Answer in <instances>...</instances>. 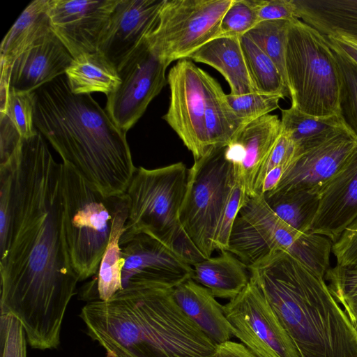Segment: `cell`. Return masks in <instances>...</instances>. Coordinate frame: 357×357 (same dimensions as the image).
I'll return each instance as SVG.
<instances>
[{
    "label": "cell",
    "instance_id": "d6986e66",
    "mask_svg": "<svg viewBox=\"0 0 357 357\" xmlns=\"http://www.w3.org/2000/svg\"><path fill=\"white\" fill-rule=\"evenodd\" d=\"M73 57L52 33L37 45L22 53L10 73V87L34 92L65 75Z\"/></svg>",
    "mask_w": 357,
    "mask_h": 357
},
{
    "label": "cell",
    "instance_id": "cb8c5ba5",
    "mask_svg": "<svg viewBox=\"0 0 357 357\" xmlns=\"http://www.w3.org/2000/svg\"><path fill=\"white\" fill-rule=\"evenodd\" d=\"M207 64L222 75L232 95L255 92L244 59L240 37H218L211 40L188 57Z\"/></svg>",
    "mask_w": 357,
    "mask_h": 357
},
{
    "label": "cell",
    "instance_id": "4fadbf2b",
    "mask_svg": "<svg viewBox=\"0 0 357 357\" xmlns=\"http://www.w3.org/2000/svg\"><path fill=\"white\" fill-rule=\"evenodd\" d=\"M187 59L178 60L167 75L170 101L162 119L178 135L195 160L209 149L206 127V75Z\"/></svg>",
    "mask_w": 357,
    "mask_h": 357
},
{
    "label": "cell",
    "instance_id": "8fae6325",
    "mask_svg": "<svg viewBox=\"0 0 357 357\" xmlns=\"http://www.w3.org/2000/svg\"><path fill=\"white\" fill-rule=\"evenodd\" d=\"M167 67L145 37L119 68L121 84L107 96L105 109L121 130L126 133L138 121L166 85Z\"/></svg>",
    "mask_w": 357,
    "mask_h": 357
},
{
    "label": "cell",
    "instance_id": "9c48e42d",
    "mask_svg": "<svg viewBox=\"0 0 357 357\" xmlns=\"http://www.w3.org/2000/svg\"><path fill=\"white\" fill-rule=\"evenodd\" d=\"M237 179L228 146L211 147L188 169L179 218L183 229L204 259L215 251L214 236Z\"/></svg>",
    "mask_w": 357,
    "mask_h": 357
},
{
    "label": "cell",
    "instance_id": "d4e9b609",
    "mask_svg": "<svg viewBox=\"0 0 357 357\" xmlns=\"http://www.w3.org/2000/svg\"><path fill=\"white\" fill-rule=\"evenodd\" d=\"M35 91L9 87L0 105V164L5 162L23 139L38 132L34 124Z\"/></svg>",
    "mask_w": 357,
    "mask_h": 357
},
{
    "label": "cell",
    "instance_id": "4316f807",
    "mask_svg": "<svg viewBox=\"0 0 357 357\" xmlns=\"http://www.w3.org/2000/svg\"><path fill=\"white\" fill-rule=\"evenodd\" d=\"M129 202L126 193L119 197L109 241L101 260L96 278L86 284L84 289L90 294L96 289L98 299L107 301L123 289L121 271L123 259L120 238L128 216Z\"/></svg>",
    "mask_w": 357,
    "mask_h": 357
},
{
    "label": "cell",
    "instance_id": "ac0fdd59",
    "mask_svg": "<svg viewBox=\"0 0 357 357\" xmlns=\"http://www.w3.org/2000/svg\"><path fill=\"white\" fill-rule=\"evenodd\" d=\"M356 217L357 149L319 193L309 232L327 237L334 243Z\"/></svg>",
    "mask_w": 357,
    "mask_h": 357
},
{
    "label": "cell",
    "instance_id": "74e56055",
    "mask_svg": "<svg viewBox=\"0 0 357 357\" xmlns=\"http://www.w3.org/2000/svg\"><path fill=\"white\" fill-rule=\"evenodd\" d=\"M257 23V16L250 0H233L221 20L216 38L241 37Z\"/></svg>",
    "mask_w": 357,
    "mask_h": 357
},
{
    "label": "cell",
    "instance_id": "836d02e7",
    "mask_svg": "<svg viewBox=\"0 0 357 357\" xmlns=\"http://www.w3.org/2000/svg\"><path fill=\"white\" fill-rule=\"evenodd\" d=\"M326 38L336 59L340 76L338 116L345 128L357 139V65Z\"/></svg>",
    "mask_w": 357,
    "mask_h": 357
},
{
    "label": "cell",
    "instance_id": "ab89813d",
    "mask_svg": "<svg viewBox=\"0 0 357 357\" xmlns=\"http://www.w3.org/2000/svg\"><path fill=\"white\" fill-rule=\"evenodd\" d=\"M294 158L295 146L293 142L285 134L281 132L258 173L255 187V195L261 194V188L263 181L271 170L280 165L288 167Z\"/></svg>",
    "mask_w": 357,
    "mask_h": 357
},
{
    "label": "cell",
    "instance_id": "d6a6232c",
    "mask_svg": "<svg viewBox=\"0 0 357 357\" xmlns=\"http://www.w3.org/2000/svg\"><path fill=\"white\" fill-rule=\"evenodd\" d=\"M246 66L256 91L290 98L278 69L273 61L249 37H240Z\"/></svg>",
    "mask_w": 357,
    "mask_h": 357
},
{
    "label": "cell",
    "instance_id": "e0dca14e",
    "mask_svg": "<svg viewBox=\"0 0 357 357\" xmlns=\"http://www.w3.org/2000/svg\"><path fill=\"white\" fill-rule=\"evenodd\" d=\"M165 0H118L98 51L118 70L158 24Z\"/></svg>",
    "mask_w": 357,
    "mask_h": 357
},
{
    "label": "cell",
    "instance_id": "7c38bea8",
    "mask_svg": "<svg viewBox=\"0 0 357 357\" xmlns=\"http://www.w3.org/2000/svg\"><path fill=\"white\" fill-rule=\"evenodd\" d=\"M232 331L256 357H301L288 333L256 284L222 305Z\"/></svg>",
    "mask_w": 357,
    "mask_h": 357
},
{
    "label": "cell",
    "instance_id": "2e32d148",
    "mask_svg": "<svg viewBox=\"0 0 357 357\" xmlns=\"http://www.w3.org/2000/svg\"><path fill=\"white\" fill-rule=\"evenodd\" d=\"M118 0H49L52 29L73 58L98 52Z\"/></svg>",
    "mask_w": 357,
    "mask_h": 357
},
{
    "label": "cell",
    "instance_id": "d590c367",
    "mask_svg": "<svg viewBox=\"0 0 357 357\" xmlns=\"http://www.w3.org/2000/svg\"><path fill=\"white\" fill-rule=\"evenodd\" d=\"M227 100L237 117L245 124L279 107L280 96L252 92L243 95L226 94Z\"/></svg>",
    "mask_w": 357,
    "mask_h": 357
},
{
    "label": "cell",
    "instance_id": "1f68e13d",
    "mask_svg": "<svg viewBox=\"0 0 357 357\" xmlns=\"http://www.w3.org/2000/svg\"><path fill=\"white\" fill-rule=\"evenodd\" d=\"M264 196L270 208L281 220L298 231L309 232L319 205V192L294 190Z\"/></svg>",
    "mask_w": 357,
    "mask_h": 357
},
{
    "label": "cell",
    "instance_id": "7402d4cb",
    "mask_svg": "<svg viewBox=\"0 0 357 357\" xmlns=\"http://www.w3.org/2000/svg\"><path fill=\"white\" fill-rule=\"evenodd\" d=\"M49 0H34L25 8L0 47L1 83L9 84L10 73L15 60L54 33L48 14Z\"/></svg>",
    "mask_w": 357,
    "mask_h": 357
},
{
    "label": "cell",
    "instance_id": "5b68a950",
    "mask_svg": "<svg viewBox=\"0 0 357 357\" xmlns=\"http://www.w3.org/2000/svg\"><path fill=\"white\" fill-rule=\"evenodd\" d=\"M188 172L182 162L153 169L136 168L126 192L129 208L123 234H148L192 266L204 259L188 237L179 218Z\"/></svg>",
    "mask_w": 357,
    "mask_h": 357
},
{
    "label": "cell",
    "instance_id": "7bdbcfd3",
    "mask_svg": "<svg viewBox=\"0 0 357 357\" xmlns=\"http://www.w3.org/2000/svg\"><path fill=\"white\" fill-rule=\"evenodd\" d=\"M287 167L285 165L276 167L266 174L261 185V194L272 192L276 188Z\"/></svg>",
    "mask_w": 357,
    "mask_h": 357
},
{
    "label": "cell",
    "instance_id": "f1b7e54d",
    "mask_svg": "<svg viewBox=\"0 0 357 357\" xmlns=\"http://www.w3.org/2000/svg\"><path fill=\"white\" fill-rule=\"evenodd\" d=\"M65 75L75 95L100 92L107 96L121 84L116 67L98 51L73 58Z\"/></svg>",
    "mask_w": 357,
    "mask_h": 357
},
{
    "label": "cell",
    "instance_id": "f35d334b",
    "mask_svg": "<svg viewBox=\"0 0 357 357\" xmlns=\"http://www.w3.org/2000/svg\"><path fill=\"white\" fill-rule=\"evenodd\" d=\"M26 333L20 321L11 314L0 316L1 357H26Z\"/></svg>",
    "mask_w": 357,
    "mask_h": 357
},
{
    "label": "cell",
    "instance_id": "52a82bcc",
    "mask_svg": "<svg viewBox=\"0 0 357 357\" xmlns=\"http://www.w3.org/2000/svg\"><path fill=\"white\" fill-rule=\"evenodd\" d=\"M62 191L68 253L79 281H84L98 271L120 195L105 196L66 162H63Z\"/></svg>",
    "mask_w": 357,
    "mask_h": 357
},
{
    "label": "cell",
    "instance_id": "f6af8a7d",
    "mask_svg": "<svg viewBox=\"0 0 357 357\" xmlns=\"http://www.w3.org/2000/svg\"><path fill=\"white\" fill-rule=\"evenodd\" d=\"M343 310L357 330V301L343 306Z\"/></svg>",
    "mask_w": 357,
    "mask_h": 357
},
{
    "label": "cell",
    "instance_id": "ffe728a7",
    "mask_svg": "<svg viewBox=\"0 0 357 357\" xmlns=\"http://www.w3.org/2000/svg\"><path fill=\"white\" fill-rule=\"evenodd\" d=\"M280 133V119L277 115L268 114L246 124L231 142L241 151L236 175L249 197L255 196L258 173Z\"/></svg>",
    "mask_w": 357,
    "mask_h": 357
},
{
    "label": "cell",
    "instance_id": "7a4b0ae2",
    "mask_svg": "<svg viewBox=\"0 0 357 357\" xmlns=\"http://www.w3.org/2000/svg\"><path fill=\"white\" fill-rule=\"evenodd\" d=\"M34 124L63 159L105 196L126 193L136 168L126 133L65 75L35 91Z\"/></svg>",
    "mask_w": 357,
    "mask_h": 357
},
{
    "label": "cell",
    "instance_id": "60d3db41",
    "mask_svg": "<svg viewBox=\"0 0 357 357\" xmlns=\"http://www.w3.org/2000/svg\"><path fill=\"white\" fill-rule=\"evenodd\" d=\"M258 23L268 20H292L296 17L293 0H250Z\"/></svg>",
    "mask_w": 357,
    "mask_h": 357
},
{
    "label": "cell",
    "instance_id": "9a60e30c",
    "mask_svg": "<svg viewBox=\"0 0 357 357\" xmlns=\"http://www.w3.org/2000/svg\"><path fill=\"white\" fill-rule=\"evenodd\" d=\"M356 149L357 139L345 127L342 128L324 142L295 157L276 188L268 193L294 190H310L320 193Z\"/></svg>",
    "mask_w": 357,
    "mask_h": 357
},
{
    "label": "cell",
    "instance_id": "b9f144b4",
    "mask_svg": "<svg viewBox=\"0 0 357 357\" xmlns=\"http://www.w3.org/2000/svg\"><path fill=\"white\" fill-rule=\"evenodd\" d=\"M212 357H256L245 345L227 341L218 344Z\"/></svg>",
    "mask_w": 357,
    "mask_h": 357
},
{
    "label": "cell",
    "instance_id": "5bb4252c",
    "mask_svg": "<svg viewBox=\"0 0 357 357\" xmlns=\"http://www.w3.org/2000/svg\"><path fill=\"white\" fill-rule=\"evenodd\" d=\"M122 287L142 284L173 289L191 279L192 266L182 256L153 237L138 233L122 234Z\"/></svg>",
    "mask_w": 357,
    "mask_h": 357
},
{
    "label": "cell",
    "instance_id": "603a6c76",
    "mask_svg": "<svg viewBox=\"0 0 357 357\" xmlns=\"http://www.w3.org/2000/svg\"><path fill=\"white\" fill-rule=\"evenodd\" d=\"M296 17L321 35L357 43V0H293Z\"/></svg>",
    "mask_w": 357,
    "mask_h": 357
},
{
    "label": "cell",
    "instance_id": "ba28073f",
    "mask_svg": "<svg viewBox=\"0 0 357 357\" xmlns=\"http://www.w3.org/2000/svg\"><path fill=\"white\" fill-rule=\"evenodd\" d=\"M285 66L291 107L315 117L338 116L336 59L326 37L298 18L289 21Z\"/></svg>",
    "mask_w": 357,
    "mask_h": 357
},
{
    "label": "cell",
    "instance_id": "83f0119b",
    "mask_svg": "<svg viewBox=\"0 0 357 357\" xmlns=\"http://www.w3.org/2000/svg\"><path fill=\"white\" fill-rule=\"evenodd\" d=\"M336 265L326 273L325 280L339 304L357 301V217L333 243Z\"/></svg>",
    "mask_w": 357,
    "mask_h": 357
},
{
    "label": "cell",
    "instance_id": "ee69618b",
    "mask_svg": "<svg viewBox=\"0 0 357 357\" xmlns=\"http://www.w3.org/2000/svg\"><path fill=\"white\" fill-rule=\"evenodd\" d=\"M326 37L340 48L349 59L357 65V43H352L343 38Z\"/></svg>",
    "mask_w": 357,
    "mask_h": 357
},
{
    "label": "cell",
    "instance_id": "44dd1931",
    "mask_svg": "<svg viewBox=\"0 0 357 357\" xmlns=\"http://www.w3.org/2000/svg\"><path fill=\"white\" fill-rule=\"evenodd\" d=\"M172 294L183 314L215 344L230 340L231 327L209 289L188 279L173 288Z\"/></svg>",
    "mask_w": 357,
    "mask_h": 357
},
{
    "label": "cell",
    "instance_id": "277c9868",
    "mask_svg": "<svg viewBox=\"0 0 357 357\" xmlns=\"http://www.w3.org/2000/svg\"><path fill=\"white\" fill-rule=\"evenodd\" d=\"M247 268L301 357H357V330L324 276L283 250Z\"/></svg>",
    "mask_w": 357,
    "mask_h": 357
},
{
    "label": "cell",
    "instance_id": "6da1fadb",
    "mask_svg": "<svg viewBox=\"0 0 357 357\" xmlns=\"http://www.w3.org/2000/svg\"><path fill=\"white\" fill-rule=\"evenodd\" d=\"M63 163L38 131L0 164L1 314H11L33 349H56L79 279L63 226Z\"/></svg>",
    "mask_w": 357,
    "mask_h": 357
},
{
    "label": "cell",
    "instance_id": "4dcf8cb0",
    "mask_svg": "<svg viewBox=\"0 0 357 357\" xmlns=\"http://www.w3.org/2000/svg\"><path fill=\"white\" fill-rule=\"evenodd\" d=\"M281 111V132L293 142L295 157L324 142L344 127L338 116L315 117L291 106Z\"/></svg>",
    "mask_w": 357,
    "mask_h": 357
},
{
    "label": "cell",
    "instance_id": "8d00e7d4",
    "mask_svg": "<svg viewBox=\"0 0 357 357\" xmlns=\"http://www.w3.org/2000/svg\"><path fill=\"white\" fill-rule=\"evenodd\" d=\"M250 197L238 178L222 212L214 236L215 250H228L230 235L241 208Z\"/></svg>",
    "mask_w": 357,
    "mask_h": 357
},
{
    "label": "cell",
    "instance_id": "8992f818",
    "mask_svg": "<svg viewBox=\"0 0 357 357\" xmlns=\"http://www.w3.org/2000/svg\"><path fill=\"white\" fill-rule=\"evenodd\" d=\"M333 242L324 236L298 231L281 220L263 194L250 197L241 208L230 235L229 249L246 266L270 254L285 251L324 276L330 268Z\"/></svg>",
    "mask_w": 357,
    "mask_h": 357
},
{
    "label": "cell",
    "instance_id": "3957f363",
    "mask_svg": "<svg viewBox=\"0 0 357 357\" xmlns=\"http://www.w3.org/2000/svg\"><path fill=\"white\" fill-rule=\"evenodd\" d=\"M172 289L128 284L79 317L107 357H212L217 344L181 310Z\"/></svg>",
    "mask_w": 357,
    "mask_h": 357
},
{
    "label": "cell",
    "instance_id": "30bf717a",
    "mask_svg": "<svg viewBox=\"0 0 357 357\" xmlns=\"http://www.w3.org/2000/svg\"><path fill=\"white\" fill-rule=\"evenodd\" d=\"M233 0H165L157 25L146 39L167 65L188 59L215 38Z\"/></svg>",
    "mask_w": 357,
    "mask_h": 357
},
{
    "label": "cell",
    "instance_id": "f546056e",
    "mask_svg": "<svg viewBox=\"0 0 357 357\" xmlns=\"http://www.w3.org/2000/svg\"><path fill=\"white\" fill-rule=\"evenodd\" d=\"M205 127L209 149L229 145L245 126L229 106L219 82L206 75Z\"/></svg>",
    "mask_w": 357,
    "mask_h": 357
},
{
    "label": "cell",
    "instance_id": "484cf974",
    "mask_svg": "<svg viewBox=\"0 0 357 357\" xmlns=\"http://www.w3.org/2000/svg\"><path fill=\"white\" fill-rule=\"evenodd\" d=\"M191 279L207 288L216 298L231 299L250 281L247 266L228 250L215 257L204 259L192 266Z\"/></svg>",
    "mask_w": 357,
    "mask_h": 357
},
{
    "label": "cell",
    "instance_id": "e575fe53",
    "mask_svg": "<svg viewBox=\"0 0 357 357\" xmlns=\"http://www.w3.org/2000/svg\"><path fill=\"white\" fill-rule=\"evenodd\" d=\"M289 21L278 20L260 22L245 34L273 61L288 89L285 56Z\"/></svg>",
    "mask_w": 357,
    "mask_h": 357
}]
</instances>
